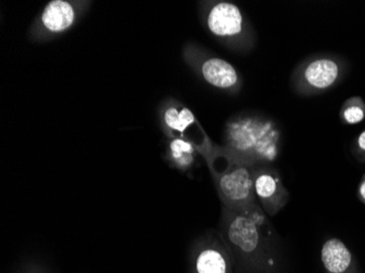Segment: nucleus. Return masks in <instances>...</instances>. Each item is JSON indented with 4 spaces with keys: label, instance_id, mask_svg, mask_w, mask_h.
<instances>
[{
    "label": "nucleus",
    "instance_id": "1",
    "mask_svg": "<svg viewBox=\"0 0 365 273\" xmlns=\"http://www.w3.org/2000/svg\"><path fill=\"white\" fill-rule=\"evenodd\" d=\"M269 222L258 205L223 208L220 233L235 257V273H279Z\"/></svg>",
    "mask_w": 365,
    "mask_h": 273
},
{
    "label": "nucleus",
    "instance_id": "2",
    "mask_svg": "<svg viewBox=\"0 0 365 273\" xmlns=\"http://www.w3.org/2000/svg\"><path fill=\"white\" fill-rule=\"evenodd\" d=\"M282 133L267 117L235 116L225 126V150L248 165H269L278 159Z\"/></svg>",
    "mask_w": 365,
    "mask_h": 273
},
{
    "label": "nucleus",
    "instance_id": "3",
    "mask_svg": "<svg viewBox=\"0 0 365 273\" xmlns=\"http://www.w3.org/2000/svg\"><path fill=\"white\" fill-rule=\"evenodd\" d=\"M207 160L223 208L242 210L258 205L254 190V166L225 149L211 145L200 152Z\"/></svg>",
    "mask_w": 365,
    "mask_h": 273
},
{
    "label": "nucleus",
    "instance_id": "4",
    "mask_svg": "<svg viewBox=\"0 0 365 273\" xmlns=\"http://www.w3.org/2000/svg\"><path fill=\"white\" fill-rule=\"evenodd\" d=\"M190 273H235L231 249L220 232H211L192 246Z\"/></svg>",
    "mask_w": 365,
    "mask_h": 273
},
{
    "label": "nucleus",
    "instance_id": "5",
    "mask_svg": "<svg viewBox=\"0 0 365 273\" xmlns=\"http://www.w3.org/2000/svg\"><path fill=\"white\" fill-rule=\"evenodd\" d=\"M254 190L259 206L269 217L280 212L290 198L278 170L269 165L254 168Z\"/></svg>",
    "mask_w": 365,
    "mask_h": 273
},
{
    "label": "nucleus",
    "instance_id": "6",
    "mask_svg": "<svg viewBox=\"0 0 365 273\" xmlns=\"http://www.w3.org/2000/svg\"><path fill=\"white\" fill-rule=\"evenodd\" d=\"M339 76V67L328 58H317L303 63L297 71L295 86L299 91L325 90L331 87Z\"/></svg>",
    "mask_w": 365,
    "mask_h": 273
},
{
    "label": "nucleus",
    "instance_id": "7",
    "mask_svg": "<svg viewBox=\"0 0 365 273\" xmlns=\"http://www.w3.org/2000/svg\"><path fill=\"white\" fill-rule=\"evenodd\" d=\"M207 26L213 36L221 38H237L244 32V16L237 5L219 1L207 14Z\"/></svg>",
    "mask_w": 365,
    "mask_h": 273
},
{
    "label": "nucleus",
    "instance_id": "8",
    "mask_svg": "<svg viewBox=\"0 0 365 273\" xmlns=\"http://www.w3.org/2000/svg\"><path fill=\"white\" fill-rule=\"evenodd\" d=\"M326 273H359L358 264L349 248L338 238L325 242L321 252Z\"/></svg>",
    "mask_w": 365,
    "mask_h": 273
},
{
    "label": "nucleus",
    "instance_id": "9",
    "mask_svg": "<svg viewBox=\"0 0 365 273\" xmlns=\"http://www.w3.org/2000/svg\"><path fill=\"white\" fill-rule=\"evenodd\" d=\"M200 75L207 83L222 90H232L240 83L239 73L231 63L218 57H210L200 63Z\"/></svg>",
    "mask_w": 365,
    "mask_h": 273
},
{
    "label": "nucleus",
    "instance_id": "10",
    "mask_svg": "<svg viewBox=\"0 0 365 273\" xmlns=\"http://www.w3.org/2000/svg\"><path fill=\"white\" fill-rule=\"evenodd\" d=\"M76 19L75 8L65 0H53L42 12V24L51 33H61L73 26Z\"/></svg>",
    "mask_w": 365,
    "mask_h": 273
},
{
    "label": "nucleus",
    "instance_id": "11",
    "mask_svg": "<svg viewBox=\"0 0 365 273\" xmlns=\"http://www.w3.org/2000/svg\"><path fill=\"white\" fill-rule=\"evenodd\" d=\"M198 149L192 141L182 137H174L169 143L168 155L172 165L178 170H190L196 162Z\"/></svg>",
    "mask_w": 365,
    "mask_h": 273
},
{
    "label": "nucleus",
    "instance_id": "12",
    "mask_svg": "<svg viewBox=\"0 0 365 273\" xmlns=\"http://www.w3.org/2000/svg\"><path fill=\"white\" fill-rule=\"evenodd\" d=\"M163 120L168 128L180 133V137L185 139L186 131L196 124V118L192 110L180 105H171L164 110Z\"/></svg>",
    "mask_w": 365,
    "mask_h": 273
},
{
    "label": "nucleus",
    "instance_id": "13",
    "mask_svg": "<svg viewBox=\"0 0 365 273\" xmlns=\"http://www.w3.org/2000/svg\"><path fill=\"white\" fill-rule=\"evenodd\" d=\"M364 116V110L358 105L348 106L344 112V118L350 125L358 124V123L362 122Z\"/></svg>",
    "mask_w": 365,
    "mask_h": 273
},
{
    "label": "nucleus",
    "instance_id": "14",
    "mask_svg": "<svg viewBox=\"0 0 365 273\" xmlns=\"http://www.w3.org/2000/svg\"><path fill=\"white\" fill-rule=\"evenodd\" d=\"M21 273H47L44 269L41 266H36V264H31V266H26V268L22 270Z\"/></svg>",
    "mask_w": 365,
    "mask_h": 273
},
{
    "label": "nucleus",
    "instance_id": "15",
    "mask_svg": "<svg viewBox=\"0 0 365 273\" xmlns=\"http://www.w3.org/2000/svg\"><path fill=\"white\" fill-rule=\"evenodd\" d=\"M359 196L362 199L363 202L365 203V176L361 182L360 187H359Z\"/></svg>",
    "mask_w": 365,
    "mask_h": 273
},
{
    "label": "nucleus",
    "instance_id": "16",
    "mask_svg": "<svg viewBox=\"0 0 365 273\" xmlns=\"http://www.w3.org/2000/svg\"><path fill=\"white\" fill-rule=\"evenodd\" d=\"M358 145L363 152H365V131H363L359 137Z\"/></svg>",
    "mask_w": 365,
    "mask_h": 273
}]
</instances>
